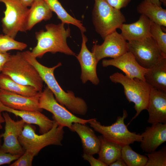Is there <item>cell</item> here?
I'll return each mask as SVG.
<instances>
[{"label":"cell","instance_id":"40","mask_svg":"<svg viewBox=\"0 0 166 166\" xmlns=\"http://www.w3.org/2000/svg\"><path fill=\"white\" fill-rule=\"evenodd\" d=\"M1 138H0V145H1Z\"/></svg>","mask_w":166,"mask_h":166},{"label":"cell","instance_id":"23","mask_svg":"<svg viewBox=\"0 0 166 166\" xmlns=\"http://www.w3.org/2000/svg\"><path fill=\"white\" fill-rule=\"evenodd\" d=\"M137 12L160 26H166V10L161 6L144 0L137 7Z\"/></svg>","mask_w":166,"mask_h":166},{"label":"cell","instance_id":"24","mask_svg":"<svg viewBox=\"0 0 166 166\" xmlns=\"http://www.w3.org/2000/svg\"><path fill=\"white\" fill-rule=\"evenodd\" d=\"M98 137L101 144L98 159L107 166H109L121 157L122 147L116 143L106 140L102 135Z\"/></svg>","mask_w":166,"mask_h":166},{"label":"cell","instance_id":"2","mask_svg":"<svg viewBox=\"0 0 166 166\" xmlns=\"http://www.w3.org/2000/svg\"><path fill=\"white\" fill-rule=\"evenodd\" d=\"M62 23L48 24L45 30H41L35 33L37 43L33 49L31 54L35 57L42 58L47 52L55 54L57 52L76 56V54L69 47L67 39L70 35L69 26L65 28Z\"/></svg>","mask_w":166,"mask_h":166},{"label":"cell","instance_id":"39","mask_svg":"<svg viewBox=\"0 0 166 166\" xmlns=\"http://www.w3.org/2000/svg\"><path fill=\"white\" fill-rule=\"evenodd\" d=\"M5 122V120L1 113H0V129L2 128V124Z\"/></svg>","mask_w":166,"mask_h":166},{"label":"cell","instance_id":"21","mask_svg":"<svg viewBox=\"0 0 166 166\" xmlns=\"http://www.w3.org/2000/svg\"><path fill=\"white\" fill-rule=\"evenodd\" d=\"M30 7L26 22V31L43 20H49L53 15L52 11L44 0H36Z\"/></svg>","mask_w":166,"mask_h":166},{"label":"cell","instance_id":"28","mask_svg":"<svg viewBox=\"0 0 166 166\" xmlns=\"http://www.w3.org/2000/svg\"><path fill=\"white\" fill-rule=\"evenodd\" d=\"M150 31L151 37L156 42L162 54L166 57V33L163 31L161 26L151 21Z\"/></svg>","mask_w":166,"mask_h":166},{"label":"cell","instance_id":"3","mask_svg":"<svg viewBox=\"0 0 166 166\" xmlns=\"http://www.w3.org/2000/svg\"><path fill=\"white\" fill-rule=\"evenodd\" d=\"M16 82L42 91L43 81L35 67L22 56L21 52L10 55L2 71Z\"/></svg>","mask_w":166,"mask_h":166},{"label":"cell","instance_id":"37","mask_svg":"<svg viewBox=\"0 0 166 166\" xmlns=\"http://www.w3.org/2000/svg\"><path fill=\"white\" fill-rule=\"evenodd\" d=\"M25 6H31L32 4L36 0H19Z\"/></svg>","mask_w":166,"mask_h":166},{"label":"cell","instance_id":"22","mask_svg":"<svg viewBox=\"0 0 166 166\" xmlns=\"http://www.w3.org/2000/svg\"><path fill=\"white\" fill-rule=\"evenodd\" d=\"M144 77L151 87L166 92V57L148 69Z\"/></svg>","mask_w":166,"mask_h":166},{"label":"cell","instance_id":"5","mask_svg":"<svg viewBox=\"0 0 166 166\" xmlns=\"http://www.w3.org/2000/svg\"><path fill=\"white\" fill-rule=\"evenodd\" d=\"M109 78L113 82L122 85L127 100L129 103L134 104L136 113L130 122L138 117L142 111L147 110L152 87L145 81L130 78L118 72L110 76Z\"/></svg>","mask_w":166,"mask_h":166},{"label":"cell","instance_id":"7","mask_svg":"<svg viewBox=\"0 0 166 166\" xmlns=\"http://www.w3.org/2000/svg\"><path fill=\"white\" fill-rule=\"evenodd\" d=\"M128 116L126 111L124 110L122 116L117 117L116 121L111 125H102L96 118H92L88 123L94 130L101 134L105 140L123 147L136 141L140 142L142 140L141 135L131 132L128 129L127 125L124 123V120Z\"/></svg>","mask_w":166,"mask_h":166},{"label":"cell","instance_id":"36","mask_svg":"<svg viewBox=\"0 0 166 166\" xmlns=\"http://www.w3.org/2000/svg\"><path fill=\"white\" fill-rule=\"evenodd\" d=\"M110 166H127L121 157L111 164Z\"/></svg>","mask_w":166,"mask_h":166},{"label":"cell","instance_id":"10","mask_svg":"<svg viewBox=\"0 0 166 166\" xmlns=\"http://www.w3.org/2000/svg\"><path fill=\"white\" fill-rule=\"evenodd\" d=\"M128 51L132 53L138 63L142 67L149 69L166 57L162 53L152 37L127 42Z\"/></svg>","mask_w":166,"mask_h":166},{"label":"cell","instance_id":"6","mask_svg":"<svg viewBox=\"0 0 166 166\" xmlns=\"http://www.w3.org/2000/svg\"><path fill=\"white\" fill-rule=\"evenodd\" d=\"M92 20L96 32L104 39L109 34L119 29L126 22L120 10L109 5L105 0H94Z\"/></svg>","mask_w":166,"mask_h":166},{"label":"cell","instance_id":"16","mask_svg":"<svg viewBox=\"0 0 166 166\" xmlns=\"http://www.w3.org/2000/svg\"><path fill=\"white\" fill-rule=\"evenodd\" d=\"M147 122L166 123V92L152 87L149 97Z\"/></svg>","mask_w":166,"mask_h":166},{"label":"cell","instance_id":"1","mask_svg":"<svg viewBox=\"0 0 166 166\" xmlns=\"http://www.w3.org/2000/svg\"><path fill=\"white\" fill-rule=\"evenodd\" d=\"M23 57L36 69L47 87L54 94L57 101L73 113L85 115L88 111L87 104L82 98L76 97L72 91L63 90L57 81L54 75V70L61 65V62L52 67L45 66L27 50L21 52Z\"/></svg>","mask_w":166,"mask_h":166},{"label":"cell","instance_id":"35","mask_svg":"<svg viewBox=\"0 0 166 166\" xmlns=\"http://www.w3.org/2000/svg\"><path fill=\"white\" fill-rule=\"evenodd\" d=\"M10 55L7 52H0V73L2 72L5 64L9 60Z\"/></svg>","mask_w":166,"mask_h":166},{"label":"cell","instance_id":"33","mask_svg":"<svg viewBox=\"0 0 166 166\" xmlns=\"http://www.w3.org/2000/svg\"><path fill=\"white\" fill-rule=\"evenodd\" d=\"M113 8L119 10L126 7L131 0H105Z\"/></svg>","mask_w":166,"mask_h":166},{"label":"cell","instance_id":"14","mask_svg":"<svg viewBox=\"0 0 166 166\" xmlns=\"http://www.w3.org/2000/svg\"><path fill=\"white\" fill-rule=\"evenodd\" d=\"M82 42L79 54L75 56L79 62L81 69V79L83 83L90 81L97 85L99 80L97 73V62L93 54L88 49L86 43L88 41L84 33H81Z\"/></svg>","mask_w":166,"mask_h":166},{"label":"cell","instance_id":"29","mask_svg":"<svg viewBox=\"0 0 166 166\" xmlns=\"http://www.w3.org/2000/svg\"><path fill=\"white\" fill-rule=\"evenodd\" d=\"M27 46L26 44L16 41L9 35L0 34V52L6 53L11 50L22 51Z\"/></svg>","mask_w":166,"mask_h":166},{"label":"cell","instance_id":"13","mask_svg":"<svg viewBox=\"0 0 166 166\" xmlns=\"http://www.w3.org/2000/svg\"><path fill=\"white\" fill-rule=\"evenodd\" d=\"M103 67L114 66L123 71L128 77L144 80V76L148 69L141 66L130 52L128 51L114 58L104 59L102 62Z\"/></svg>","mask_w":166,"mask_h":166},{"label":"cell","instance_id":"32","mask_svg":"<svg viewBox=\"0 0 166 166\" xmlns=\"http://www.w3.org/2000/svg\"><path fill=\"white\" fill-rule=\"evenodd\" d=\"M21 155L5 152L0 148V165L4 164H9L12 162L17 160Z\"/></svg>","mask_w":166,"mask_h":166},{"label":"cell","instance_id":"18","mask_svg":"<svg viewBox=\"0 0 166 166\" xmlns=\"http://www.w3.org/2000/svg\"><path fill=\"white\" fill-rule=\"evenodd\" d=\"M3 111L19 117L26 123L37 125L39 127V132L41 134L48 132L53 126V120L50 119L41 112L15 110L5 106L0 101V113Z\"/></svg>","mask_w":166,"mask_h":166},{"label":"cell","instance_id":"38","mask_svg":"<svg viewBox=\"0 0 166 166\" xmlns=\"http://www.w3.org/2000/svg\"><path fill=\"white\" fill-rule=\"evenodd\" d=\"M147 1L156 4L158 6H161L162 3L160 0H146Z\"/></svg>","mask_w":166,"mask_h":166},{"label":"cell","instance_id":"20","mask_svg":"<svg viewBox=\"0 0 166 166\" xmlns=\"http://www.w3.org/2000/svg\"><path fill=\"white\" fill-rule=\"evenodd\" d=\"M70 131L76 132L79 136L84 153L91 155L98 154L101 141L93 129L85 124L76 123L73 124Z\"/></svg>","mask_w":166,"mask_h":166},{"label":"cell","instance_id":"26","mask_svg":"<svg viewBox=\"0 0 166 166\" xmlns=\"http://www.w3.org/2000/svg\"><path fill=\"white\" fill-rule=\"evenodd\" d=\"M52 12L57 15L63 24H71L77 26L81 33L86 31V29L83 25L82 22L69 15L64 9L58 0H44Z\"/></svg>","mask_w":166,"mask_h":166},{"label":"cell","instance_id":"11","mask_svg":"<svg viewBox=\"0 0 166 166\" xmlns=\"http://www.w3.org/2000/svg\"><path fill=\"white\" fill-rule=\"evenodd\" d=\"M5 120V132L0 134L3 137V143L0 148L3 152L12 154L22 155L25 152L19 140L18 137L22 133L25 122L22 119L16 121L13 120L7 112L3 113Z\"/></svg>","mask_w":166,"mask_h":166},{"label":"cell","instance_id":"34","mask_svg":"<svg viewBox=\"0 0 166 166\" xmlns=\"http://www.w3.org/2000/svg\"><path fill=\"white\" fill-rule=\"evenodd\" d=\"M82 156L84 160L89 162L91 166H107L98 159L94 158L93 155L84 153Z\"/></svg>","mask_w":166,"mask_h":166},{"label":"cell","instance_id":"27","mask_svg":"<svg viewBox=\"0 0 166 166\" xmlns=\"http://www.w3.org/2000/svg\"><path fill=\"white\" fill-rule=\"evenodd\" d=\"M121 157L127 166H145L148 160L147 156L135 152L129 145L122 147Z\"/></svg>","mask_w":166,"mask_h":166},{"label":"cell","instance_id":"4","mask_svg":"<svg viewBox=\"0 0 166 166\" xmlns=\"http://www.w3.org/2000/svg\"><path fill=\"white\" fill-rule=\"evenodd\" d=\"M53 126L47 132L38 135L30 124L25 123L22 133L18 137L19 141L25 150L37 155L43 148L50 145L62 146L64 131L63 127L59 126L53 119Z\"/></svg>","mask_w":166,"mask_h":166},{"label":"cell","instance_id":"17","mask_svg":"<svg viewBox=\"0 0 166 166\" xmlns=\"http://www.w3.org/2000/svg\"><path fill=\"white\" fill-rule=\"evenodd\" d=\"M147 127L141 135L142 149L146 153L153 152L166 141V123H157Z\"/></svg>","mask_w":166,"mask_h":166},{"label":"cell","instance_id":"19","mask_svg":"<svg viewBox=\"0 0 166 166\" xmlns=\"http://www.w3.org/2000/svg\"><path fill=\"white\" fill-rule=\"evenodd\" d=\"M151 21L145 16L141 14L136 22L129 24L123 23L119 29L121 34L128 42L141 40L151 37Z\"/></svg>","mask_w":166,"mask_h":166},{"label":"cell","instance_id":"12","mask_svg":"<svg viewBox=\"0 0 166 166\" xmlns=\"http://www.w3.org/2000/svg\"><path fill=\"white\" fill-rule=\"evenodd\" d=\"M101 45L95 43L92 49L97 62L107 57L114 58L128 51L127 42L121 34L116 30L109 34Z\"/></svg>","mask_w":166,"mask_h":166},{"label":"cell","instance_id":"15","mask_svg":"<svg viewBox=\"0 0 166 166\" xmlns=\"http://www.w3.org/2000/svg\"><path fill=\"white\" fill-rule=\"evenodd\" d=\"M41 92L27 97L0 89V101L5 106L20 111L42 112L39 100Z\"/></svg>","mask_w":166,"mask_h":166},{"label":"cell","instance_id":"9","mask_svg":"<svg viewBox=\"0 0 166 166\" xmlns=\"http://www.w3.org/2000/svg\"><path fill=\"white\" fill-rule=\"evenodd\" d=\"M39 104L41 109L53 114V119L59 125L63 127H66L70 130L73 123L86 124L92 119H84L75 116L57 101L53 94L47 86L40 93Z\"/></svg>","mask_w":166,"mask_h":166},{"label":"cell","instance_id":"8","mask_svg":"<svg viewBox=\"0 0 166 166\" xmlns=\"http://www.w3.org/2000/svg\"><path fill=\"white\" fill-rule=\"evenodd\" d=\"M5 5L1 22L2 32L14 39L19 32H26L25 25L29 9L19 0H0Z\"/></svg>","mask_w":166,"mask_h":166},{"label":"cell","instance_id":"31","mask_svg":"<svg viewBox=\"0 0 166 166\" xmlns=\"http://www.w3.org/2000/svg\"><path fill=\"white\" fill-rule=\"evenodd\" d=\"M35 154L32 152L25 150L24 153L10 166H31Z\"/></svg>","mask_w":166,"mask_h":166},{"label":"cell","instance_id":"25","mask_svg":"<svg viewBox=\"0 0 166 166\" xmlns=\"http://www.w3.org/2000/svg\"><path fill=\"white\" fill-rule=\"evenodd\" d=\"M0 89L27 97L33 96L40 92L33 87L16 82L2 73L0 74Z\"/></svg>","mask_w":166,"mask_h":166},{"label":"cell","instance_id":"30","mask_svg":"<svg viewBox=\"0 0 166 166\" xmlns=\"http://www.w3.org/2000/svg\"><path fill=\"white\" fill-rule=\"evenodd\" d=\"M148 160L145 166H166V147L164 146L160 150L145 154Z\"/></svg>","mask_w":166,"mask_h":166}]
</instances>
